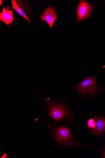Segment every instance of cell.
<instances>
[{"label":"cell","mask_w":105,"mask_h":158,"mask_svg":"<svg viewBox=\"0 0 105 158\" xmlns=\"http://www.w3.org/2000/svg\"><path fill=\"white\" fill-rule=\"evenodd\" d=\"M49 129L54 141L64 148H87L91 146L81 144L73 136L70 129L64 126H54L47 122L41 116Z\"/></svg>","instance_id":"cell-1"},{"label":"cell","mask_w":105,"mask_h":158,"mask_svg":"<svg viewBox=\"0 0 105 158\" xmlns=\"http://www.w3.org/2000/svg\"><path fill=\"white\" fill-rule=\"evenodd\" d=\"M33 91L46 106L49 115L53 120L56 122L64 121L75 124L72 114L68 107L63 102L59 100L53 101L43 99L35 91Z\"/></svg>","instance_id":"cell-2"},{"label":"cell","mask_w":105,"mask_h":158,"mask_svg":"<svg viewBox=\"0 0 105 158\" xmlns=\"http://www.w3.org/2000/svg\"><path fill=\"white\" fill-rule=\"evenodd\" d=\"M97 75L90 77H84V79L79 82L71 89L78 91L81 94H91L99 89L96 82Z\"/></svg>","instance_id":"cell-3"},{"label":"cell","mask_w":105,"mask_h":158,"mask_svg":"<svg viewBox=\"0 0 105 158\" xmlns=\"http://www.w3.org/2000/svg\"><path fill=\"white\" fill-rule=\"evenodd\" d=\"M93 7L84 1H81L77 7V19L80 21L88 18L93 10Z\"/></svg>","instance_id":"cell-4"},{"label":"cell","mask_w":105,"mask_h":158,"mask_svg":"<svg viewBox=\"0 0 105 158\" xmlns=\"http://www.w3.org/2000/svg\"><path fill=\"white\" fill-rule=\"evenodd\" d=\"M57 18L56 12L52 6H49L40 15L41 20L49 24L50 29L52 27Z\"/></svg>","instance_id":"cell-5"},{"label":"cell","mask_w":105,"mask_h":158,"mask_svg":"<svg viewBox=\"0 0 105 158\" xmlns=\"http://www.w3.org/2000/svg\"><path fill=\"white\" fill-rule=\"evenodd\" d=\"M0 19L6 23L8 27L10 23L13 25L12 22L15 19L13 17L12 10H7L4 6L2 12L0 13Z\"/></svg>","instance_id":"cell-6"},{"label":"cell","mask_w":105,"mask_h":158,"mask_svg":"<svg viewBox=\"0 0 105 158\" xmlns=\"http://www.w3.org/2000/svg\"><path fill=\"white\" fill-rule=\"evenodd\" d=\"M96 127L94 134L101 135L105 131V118L99 117L95 119Z\"/></svg>","instance_id":"cell-7"},{"label":"cell","mask_w":105,"mask_h":158,"mask_svg":"<svg viewBox=\"0 0 105 158\" xmlns=\"http://www.w3.org/2000/svg\"><path fill=\"white\" fill-rule=\"evenodd\" d=\"M12 9L16 10L21 16L24 18L28 22H30L22 8L14 0L11 1Z\"/></svg>","instance_id":"cell-8"},{"label":"cell","mask_w":105,"mask_h":158,"mask_svg":"<svg viewBox=\"0 0 105 158\" xmlns=\"http://www.w3.org/2000/svg\"><path fill=\"white\" fill-rule=\"evenodd\" d=\"M88 127L94 133L96 127L95 120L92 118L90 119L87 122Z\"/></svg>","instance_id":"cell-9"},{"label":"cell","mask_w":105,"mask_h":158,"mask_svg":"<svg viewBox=\"0 0 105 158\" xmlns=\"http://www.w3.org/2000/svg\"><path fill=\"white\" fill-rule=\"evenodd\" d=\"M2 0H1L0 1V6H1L2 3Z\"/></svg>","instance_id":"cell-10"},{"label":"cell","mask_w":105,"mask_h":158,"mask_svg":"<svg viewBox=\"0 0 105 158\" xmlns=\"http://www.w3.org/2000/svg\"><path fill=\"white\" fill-rule=\"evenodd\" d=\"M104 157L105 158V155H104Z\"/></svg>","instance_id":"cell-11"}]
</instances>
